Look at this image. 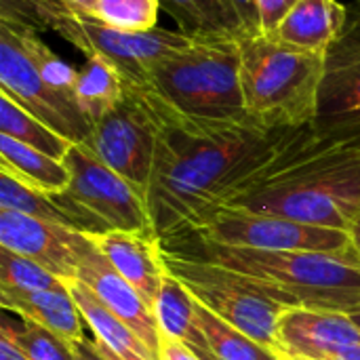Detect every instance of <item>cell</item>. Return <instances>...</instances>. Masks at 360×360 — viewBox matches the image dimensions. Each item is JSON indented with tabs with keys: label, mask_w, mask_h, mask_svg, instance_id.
<instances>
[{
	"label": "cell",
	"mask_w": 360,
	"mask_h": 360,
	"mask_svg": "<svg viewBox=\"0 0 360 360\" xmlns=\"http://www.w3.org/2000/svg\"><path fill=\"white\" fill-rule=\"evenodd\" d=\"M158 122L148 209L160 243L186 238L194 224L259 171L293 129L257 120L188 116L148 89Z\"/></svg>",
	"instance_id": "cell-1"
},
{
	"label": "cell",
	"mask_w": 360,
	"mask_h": 360,
	"mask_svg": "<svg viewBox=\"0 0 360 360\" xmlns=\"http://www.w3.org/2000/svg\"><path fill=\"white\" fill-rule=\"evenodd\" d=\"M219 207L348 230L360 209V133H319L312 124L293 129Z\"/></svg>",
	"instance_id": "cell-2"
},
{
	"label": "cell",
	"mask_w": 360,
	"mask_h": 360,
	"mask_svg": "<svg viewBox=\"0 0 360 360\" xmlns=\"http://www.w3.org/2000/svg\"><path fill=\"white\" fill-rule=\"evenodd\" d=\"M160 245L247 276L283 308L344 314L360 310V257L352 245L342 251H266L198 238Z\"/></svg>",
	"instance_id": "cell-3"
},
{
	"label": "cell",
	"mask_w": 360,
	"mask_h": 360,
	"mask_svg": "<svg viewBox=\"0 0 360 360\" xmlns=\"http://www.w3.org/2000/svg\"><path fill=\"white\" fill-rule=\"evenodd\" d=\"M325 55L274 36L240 38V82L247 114L268 129H302L316 118Z\"/></svg>",
	"instance_id": "cell-4"
},
{
	"label": "cell",
	"mask_w": 360,
	"mask_h": 360,
	"mask_svg": "<svg viewBox=\"0 0 360 360\" xmlns=\"http://www.w3.org/2000/svg\"><path fill=\"white\" fill-rule=\"evenodd\" d=\"M148 89L188 116L251 118L240 82V38L194 40L154 68Z\"/></svg>",
	"instance_id": "cell-5"
},
{
	"label": "cell",
	"mask_w": 360,
	"mask_h": 360,
	"mask_svg": "<svg viewBox=\"0 0 360 360\" xmlns=\"http://www.w3.org/2000/svg\"><path fill=\"white\" fill-rule=\"evenodd\" d=\"M63 162L70 171V184L53 198L74 230L82 234L139 232L156 236L148 202L91 148L72 146Z\"/></svg>",
	"instance_id": "cell-6"
},
{
	"label": "cell",
	"mask_w": 360,
	"mask_h": 360,
	"mask_svg": "<svg viewBox=\"0 0 360 360\" xmlns=\"http://www.w3.org/2000/svg\"><path fill=\"white\" fill-rule=\"evenodd\" d=\"M162 259L167 272L175 276L200 306L276 352V327L285 308L268 297L255 283L226 266L179 249L162 247Z\"/></svg>",
	"instance_id": "cell-7"
},
{
	"label": "cell",
	"mask_w": 360,
	"mask_h": 360,
	"mask_svg": "<svg viewBox=\"0 0 360 360\" xmlns=\"http://www.w3.org/2000/svg\"><path fill=\"white\" fill-rule=\"evenodd\" d=\"M42 44L38 34L0 23V93H6L70 143H89L93 122L74 93L61 91L44 76Z\"/></svg>",
	"instance_id": "cell-8"
},
{
	"label": "cell",
	"mask_w": 360,
	"mask_h": 360,
	"mask_svg": "<svg viewBox=\"0 0 360 360\" xmlns=\"http://www.w3.org/2000/svg\"><path fill=\"white\" fill-rule=\"evenodd\" d=\"M55 34L86 57H101L112 63L124 82L146 89L154 68L162 59L194 42V38L179 30L158 25L150 30H122L97 17L78 15L72 8L59 19Z\"/></svg>",
	"instance_id": "cell-9"
},
{
	"label": "cell",
	"mask_w": 360,
	"mask_h": 360,
	"mask_svg": "<svg viewBox=\"0 0 360 360\" xmlns=\"http://www.w3.org/2000/svg\"><path fill=\"white\" fill-rule=\"evenodd\" d=\"M158 122L146 86L124 82L122 99L93 122L91 148L110 169L122 175L148 202Z\"/></svg>",
	"instance_id": "cell-10"
},
{
	"label": "cell",
	"mask_w": 360,
	"mask_h": 360,
	"mask_svg": "<svg viewBox=\"0 0 360 360\" xmlns=\"http://www.w3.org/2000/svg\"><path fill=\"white\" fill-rule=\"evenodd\" d=\"M186 238L266 251H342L350 247L346 230L310 226L247 207L211 209L194 224Z\"/></svg>",
	"instance_id": "cell-11"
},
{
	"label": "cell",
	"mask_w": 360,
	"mask_h": 360,
	"mask_svg": "<svg viewBox=\"0 0 360 360\" xmlns=\"http://www.w3.org/2000/svg\"><path fill=\"white\" fill-rule=\"evenodd\" d=\"M312 127L319 133H360V2L325 53V76Z\"/></svg>",
	"instance_id": "cell-12"
},
{
	"label": "cell",
	"mask_w": 360,
	"mask_h": 360,
	"mask_svg": "<svg viewBox=\"0 0 360 360\" xmlns=\"http://www.w3.org/2000/svg\"><path fill=\"white\" fill-rule=\"evenodd\" d=\"M276 352L283 360H360V327L344 312L285 308Z\"/></svg>",
	"instance_id": "cell-13"
},
{
	"label": "cell",
	"mask_w": 360,
	"mask_h": 360,
	"mask_svg": "<svg viewBox=\"0 0 360 360\" xmlns=\"http://www.w3.org/2000/svg\"><path fill=\"white\" fill-rule=\"evenodd\" d=\"M76 255L78 268L74 281L84 283L108 310H112L120 321L127 323V327L152 352L154 360H160L162 333L158 329L154 312L141 300L135 287L124 276H120V272L108 262V257L95 247V243L86 234H82Z\"/></svg>",
	"instance_id": "cell-14"
},
{
	"label": "cell",
	"mask_w": 360,
	"mask_h": 360,
	"mask_svg": "<svg viewBox=\"0 0 360 360\" xmlns=\"http://www.w3.org/2000/svg\"><path fill=\"white\" fill-rule=\"evenodd\" d=\"M80 240L82 232L68 226L0 209V247L40 264L65 283L76 278Z\"/></svg>",
	"instance_id": "cell-15"
},
{
	"label": "cell",
	"mask_w": 360,
	"mask_h": 360,
	"mask_svg": "<svg viewBox=\"0 0 360 360\" xmlns=\"http://www.w3.org/2000/svg\"><path fill=\"white\" fill-rule=\"evenodd\" d=\"M86 236L120 272V276L135 287L150 310H154L156 297L167 276L160 238L139 232H103Z\"/></svg>",
	"instance_id": "cell-16"
},
{
	"label": "cell",
	"mask_w": 360,
	"mask_h": 360,
	"mask_svg": "<svg viewBox=\"0 0 360 360\" xmlns=\"http://www.w3.org/2000/svg\"><path fill=\"white\" fill-rule=\"evenodd\" d=\"M0 304L6 312L49 329L70 344L84 338V319L68 289V283L63 289L53 291H17L0 287Z\"/></svg>",
	"instance_id": "cell-17"
},
{
	"label": "cell",
	"mask_w": 360,
	"mask_h": 360,
	"mask_svg": "<svg viewBox=\"0 0 360 360\" xmlns=\"http://www.w3.org/2000/svg\"><path fill=\"white\" fill-rule=\"evenodd\" d=\"M348 23V6L338 0H300L274 38L314 53H327Z\"/></svg>",
	"instance_id": "cell-18"
},
{
	"label": "cell",
	"mask_w": 360,
	"mask_h": 360,
	"mask_svg": "<svg viewBox=\"0 0 360 360\" xmlns=\"http://www.w3.org/2000/svg\"><path fill=\"white\" fill-rule=\"evenodd\" d=\"M154 316L162 335L179 340L200 360H215L209 342L194 319V297L190 291L167 272L160 293L154 304Z\"/></svg>",
	"instance_id": "cell-19"
},
{
	"label": "cell",
	"mask_w": 360,
	"mask_h": 360,
	"mask_svg": "<svg viewBox=\"0 0 360 360\" xmlns=\"http://www.w3.org/2000/svg\"><path fill=\"white\" fill-rule=\"evenodd\" d=\"M68 289L86 323L91 333L103 342L108 348L118 352L120 356L133 360H154L152 352L146 348V344L127 327L124 321H120L112 310H108L101 300L80 281H68Z\"/></svg>",
	"instance_id": "cell-20"
},
{
	"label": "cell",
	"mask_w": 360,
	"mask_h": 360,
	"mask_svg": "<svg viewBox=\"0 0 360 360\" xmlns=\"http://www.w3.org/2000/svg\"><path fill=\"white\" fill-rule=\"evenodd\" d=\"M158 4L171 15L179 32L194 40L247 36L240 19L230 11L226 0H158Z\"/></svg>",
	"instance_id": "cell-21"
},
{
	"label": "cell",
	"mask_w": 360,
	"mask_h": 360,
	"mask_svg": "<svg viewBox=\"0 0 360 360\" xmlns=\"http://www.w3.org/2000/svg\"><path fill=\"white\" fill-rule=\"evenodd\" d=\"M0 171L46 194H59L70 184V171L63 160L6 135H0Z\"/></svg>",
	"instance_id": "cell-22"
},
{
	"label": "cell",
	"mask_w": 360,
	"mask_h": 360,
	"mask_svg": "<svg viewBox=\"0 0 360 360\" xmlns=\"http://www.w3.org/2000/svg\"><path fill=\"white\" fill-rule=\"evenodd\" d=\"M0 135H6L23 146L40 150L57 160H63L74 143L55 133L6 93H0Z\"/></svg>",
	"instance_id": "cell-23"
},
{
	"label": "cell",
	"mask_w": 360,
	"mask_h": 360,
	"mask_svg": "<svg viewBox=\"0 0 360 360\" xmlns=\"http://www.w3.org/2000/svg\"><path fill=\"white\" fill-rule=\"evenodd\" d=\"M194 319L205 333L215 360H283L278 352L228 325L194 300Z\"/></svg>",
	"instance_id": "cell-24"
},
{
	"label": "cell",
	"mask_w": 360,
	"mask_h": 360,
	"mask_svg": "<svg viewBox=\"0 0 360 360\" xmlns=\"http://www.w3.org/2000/svg\"><path fill=\"white\" fill-rule=\"evenodd\" d=\"M124 95V78L101 57H86V65L78 70L76 99L91 122L110 112Z\"/></svg>",
	"instance_id": "cell-25"
},
{
	"label": "cell",
	"mask_w": 360,
	"mask_h": 360,
	"mask_svg": "<svg viewBox=\"0 0 360 360\" xmlns=\"http://www.w3.org/2000/svg\"><path fill=\"white\" fill-rule=\"evenodd\" d=\"M0 209L17 211V213L30 215V217H36V219L61 224V226H68V228L74 230L70 217L55 202L53 194L36 190V188L19 181L13 175L2 173V171H0Z\"/></svg>",
	"instance_id": "cell-26"
},
{
	"label": "cell",
	"mask_w": 360,
	"mask_h": 360,
	"mask_svg": "<svg viewBox=\"0 0 360 360\" xmlns=\"http://www.w3.org/2000/svg\"><path fill=\"white\" fill-rule=\"evenodd\" d=\"M0 335L8 338L30 360H74L70 342L36 323L21 321V325H13L4 319Z\"/></svg>",
	"instance_id": "cell-27"
},
{
	"label": "cell",
	"mask_w": 360,
	"mask_h": 360,
	"mask_svg": "<svg viewBox=\"0 0 360 360\" xmlns=\"http://www.w3.org/2000/svg\"><path fill=\"white\" fill-rule=\"evenodd\" d=\"M70 11L63 0H0V23L25 32H55Z\"/></svg>",
	"instance_id": "cell-28"
},
{
	"label": "cell",
	"mask_w": 360,
	"mask_h": 360,
	"mask_svg": "<svg viewBox=\"0 0 360 360\" xmlns=\"http://www.w3.org/2000/svg\"><path fill=\"white\" fill-rule=\"evenodd\" d=\"M0 287L17 291H53L63 289L65 281L40 264L0 247Z\"/></svg>",
	"instance_id": "cell-29"
},
{
	"label": "cell",
	"mask_w": 360,
	"mask_h": 360,
	"mask_svg": "<svg viewBox=\"0 0 360 360\" xmlns=\"http://www.w3.org/2000/svg\"><path fill=\"white\" fill-rule=\"evenodd\" d=\"M158 11V0H99L97 19L122 30H150L156 27Z\"/></svg>",
	"instance_id": "cell-30"
},
{
	"label": "cell",
	"mask_w": 360,
	"mask_h": 360,
	"mask_svg": "<svg viewBox=\"0 0 360 360\" xmlns=\"http://www.w3.org/2000/svg\"><path fill=\"white\" fill-rule=\"evenodd\" d=\"M300 0H257L259 8V34L274 36L283 19L295 8Z\"/></svg>",
	"instance_id": "cell-31"
},
{
	"label": "cell",
	"mask_w": 360,
	"mask_h": 360,
	"mask_svg": "<svg viewBox=\"0 0 360 360\" xmlns=\"http://www.w3.org/2000/svg\"><path fill=\"white\" fill-rule=\"evenodd\" d=\"M226 4L240 19L247 36L259 34V8H257V0H226Z\"/></svg>",
	"instance_id": "cell-32"
},
{
	"label": "cell",
	"mask_w": 360,
	"mask_h": 360,
	"mask_svg": "<svg viewBox=\"0 0 360 360\" xmlns=\"http://www.w3.org/2000/svg\"><path fill=\"white\" fill-rule=\"evenodd\" d=\"M160 360H200L186 344L179 340L162 335V346H160Z\"/></svg>",
	"instance_id": "cell-33"
},
{
	"label": "cell",
	"mask_w": 360,
	"mask_h": 360,
	"mask_svg": "<svg viewBox=\"0 0 360 360\" xmlns=\"http://www.w3.org/2000/svg\"><path fill=\"white\" fill-rule=\"evenodd\" d=\"M72 346V352H74V360H105V356L95 348L91 335L82 338V340H76L70 344Z\"/></svg>",
	"instance_id": "cell-34"
},
{
	"label": "cell",
	"mask_w": 360,
	"mask_h": 360,
	"mask_svg": "<svg viewBox=\"0 0 360 360\" xmlns=\"http://www.w3.org/2000/svg\"><path fill=\"white\" fill-rule=\"evenodd\" d=\"M0 360H30L8 338L0 335Z\"/></svg>",
	"instance_id": "cell-35"
},
{
	"label": "cell",
	"mask_w": 360,
	"mask_h": 360,
	"mask_svg": "<svg viewBox=\"0 0 360 360\" xmlns=\"http://www.w3.org/2000/svg\"><path fill=\"white\" fill-rule=\"evenodd\" d=\"M74 13L78 15H89V17H97V4L99 0H63Z\"/></svg>",
	"instance_id": "cell-36"
},
{
	"label": "cell",
	"mask_w": 360,
	"mask_h": 360,
	"mask_svg": "<svg viewBox=\"0 0 360 360\" xmlns=\"http://www.w3.org/2000/svg\"><path fill=\"white\" fill-rule=\"evenodd\" d=\"M348 236H350V245L354 247V251L359 253L360 257V209L356 211V215L352 217L350 226H348Z\"/></svg>",
	"instance_id": "cell-37"
},
{
	"label": "cell",
	"mask_w": 360,
	"mask_h": 360,
	"mask_svg": "<svg viewBox=\"0 0 360 360\" xmlns=\"http://www.w3.org/2000/svg\"><path fill=\"white\" fill-rule=\"evenodd\" d=\"M350 316H352V319L356 321V325H359V327H360V310H356V312H352Z\"/></svg>",
	"instance_id": "cell-38"
},
{
	"label": "cell",
	"mask_w": 360,
	"mask_h": 360,
	"mask_svg": "<svg viewBox=\"0 0 360 360\" xmlns=\"http://www.w3.org/2000/svg\"><path fill=\"white\" fill-rule=\"evenodd\" d=\"M359 2H360V0H359Z\"/></svg>",
	"instance_id": "cell-39"
}]
</instances>
